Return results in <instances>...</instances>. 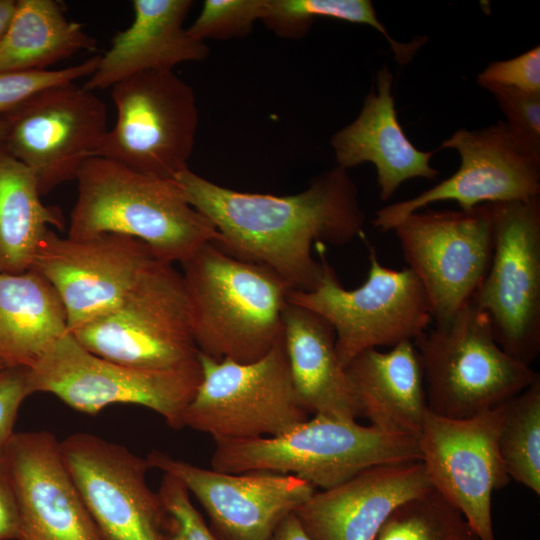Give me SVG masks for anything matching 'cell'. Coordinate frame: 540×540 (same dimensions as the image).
Masks as SVG:
<instances>
[{"mask_svg": "<svg viewBox=\"0 0 540 540\" xmlns=\"http://www.w3.org/2000/svg\"><path fill=\"white\" fill-rule=\"evenodd\" d=\"M187 201L230 254L275 272L291 290L310 292L322 276L316 243L345 245L363 237L365 214L347 170L335 166L293 195L236 191L189 168L174 177Z\"/></svg>", "mask_w": 540, "mask_h": 540, "instance_id": "cell-1", "label": "cell"}, {"mask_svg": "<svg viewBox=\"0 0 540 540\" xmlns=\"http://www.w3.org/2000/svg\"><path fill=\"white\" fill-rule=\"evenodd\" d=\"M76 181L70 238L126 235L170 263H182L204 244L219 241L215 227L190 205L174 179L95 156L83 164Z\"/></svg>", "mask_w": 540, "mask_h": 540, "instance_id": "cell-2", "label": "cell"}, {"mask_svg": "<svg viewBox=\"0 0 540 540\" xmlns=\"http://www.w3.org/2000/svg\"><path fill=\"white\" fill-rule=\"evenodd\" d=\"M181 265L198 351L240 363L267 354L282 336L288 285L216 242L204 244Z\"/></svg>", "mask_w": 540, "mask_h": 540, "instance_id": "cell-3", "label": "cell"}, {"mask_svg": "<svg viewBox=\"0 0 540 540\" xmlns=\"http://www.w3.org/2000/svg\"><path fill=\"white\" fill-rule=\"evenodd\" d=\"M214 442L211 466L216 471L289 474L321 490L373 466L421 461L418 437L325 415L278 436Z\"/></svg>", "mask_w": 540, "mask_h": 540, "instance_id": "cell-4", "label": "cell"}, {"mask_svg": "<svg viewBox=\"0 0 540 540\" xmlns=\"http://www.w3.org/2000/svg\"><path fill=\"white\" fill-rule=\"evenodd\" d=\"M428 409L463 419L492 409L528 388L540 375L496 342L489 319L472 303L414 341Z\"/></svg>", "mask_w": 540, "mask_h": 540, "instance_id": "cell-5", "label": "cell"}, {"mask_svg": "<svg viewBox=\"0 0 540 540\" xmlns=\"http://www.w3.org/2000/svg\"><path fill=\"white\" fill-rule=\"evenodd\" d=\"M369 270L358 288L345 289L330 265L326 247L316 243L322 276L314 290H290L288 301L321 316L333 328L340 364L359 353L378 347L414 342L433 321L426 293L409 269L395 270L381 264L368 244Z\"/></svg>", "mask_w": 540, "mask_h": 540, "instance_id": "cell-6", "label": "cell"}, {"mask_svg": "<svg viewBox=\"0 0 540 540\" xmlns=\"http://www.w3.org/2000/svg\"><path fill=\"white\" fill-rule=\"evenodd\" d=\"M201 376L198 357L173 368H136L89 352L68 332L28 368V385L31 394H53L89 415L112 404L144 406L178 430Z\"/></svg>", "mask_w": 540, "mask_h": 540, "instance_id": "cell-7", "label": "cell"}, {"mask_svg": "<svg viewBox=\"0 0 540 540\" xmlns=\"http://www.w3.org/2000/svg\"><path fill=\"white\" fill-rule=\"evenodd\" d=\"M201 381L182 424L214 441L281 435L309 419L294 389L281 336L258 360L240 363L198 353Z\"/></svg>", "mask_w": 540, "mask_h": 540, "instance_id": "cell-8", "label": "cell"}, {"mask_svg": "<svg viewBox=\"0 0 540 540\" xmlns=\"http://www.w3.org/2000/svg\"><path fill=\"white\" fill-rule=\"evenodd\" d=\"M70 333L89 352L136 368L181 366L199 352L182 274L164 260L116 307Z\"/></svg>", "mask_w": 540, "mask_h": 540, "instance_id": "cell-9", "label": "cell"}, {"mask_svg": "<svg viewBox=\"0 0 540 540\" xmlns=\"http://www.w3.org/2000/svg\"><path fill=\"white\" fill-rule=\"evenodd\" d=\"M117 110L97 156L166 179L188 168L198 127L192 87L173 70L136 74L112 87Z\"/></svg>", "mask_w": 540, "mask_h": 540, "instance_id": "cell-10", "label": "cell"}, {"mask_svg": "<svg viewBox=\"0 0 540 540\" xmlns=\"http://www.w3.org/2000/svg\"><path fill=\"white\" fill-rule=\"evenodd\" d=\"M392 231L407 268L426 293L435 323L451 319L471 303L493 256L492 204L469 210L423 208Z\"/></svg>", "mask_w": 540, "mask_h": 540, "instance_id": "cell-11", "label": "cell"}, {"mask_svg": "<svg viewBox=\"0 0 540 540\" xmlns=\"http://www.w3.org/2000/svg\"><path fill=\"white\" fill-rule=\"evenodd\" d=\"M492 205L493 256L471 303L499 346L531 366L540 353V196Z\"/></svg>", "mask_w": 540, "mask_h": 540, "instance_id": "cell-12", "label": "cell"}, {"mask_svg": "<svg viewBox=\"0 0 540 540\" xmlns=\"http://www.w3.org/2000/svg\"><path fill=\"white\" fill-rule=\"evenodd\" d=\"M440 149L458 152L459 169L417 196L379 209L372 220L377 230L392 231L408 215L439 201H454L460 209L469 210L540 196V151L505 121L477 130H457Z\"/></svg>", "mask_w": 540, "mask_h": 540, "instance_id": "cell-13", "label": "cell"}, {"mask_svg": "<svg viewBox=\"0 0 540 540\" xmlns=\"http://www.w3.org/2000/svg\"><path fill=\"white\" fill-rule=\"evenodd\" d=\"M5 117L2 144L32 171L41 196L76 180L108 131L104 102L75 82L40 91Z\"/></svg>", "mask_w": 540, "mask_h": 540, "instance_id": "cell-14", "label": "cell"}, {"mask_svg": "<svg viewBox=\"0 0 540 540\" xmlns=\"http://www.w3.org/2000/svg\"><path fill=\"white\" fill-rule=\"evenodd\" d=\"M504 404L463 419L428 410L418 437L432 487L462 513L478 540H496L492 495L510 481L498 448Z\"/></svg>", "mask_w": 540, "mask_h": 540, "instance_id": "cell-15", "label": "cell"}, {"mask_svg": "<svg viewBox=\"0 0 540 540\" xmlns=\"http://www.w3.org/2000/svg\"><path fill=\"white\" fill-rule=\"evenodd\" d=\"M160 260L147 244L130 236L105 233L75 239L50 229L38 245L32 269L56 289L72 332L116 307Z\"/></svg>", "mask_w": 540, "mask_h": 540, "instance_id": "cell-16", "label": "cell"}, {"mask_svg": "<svg viewBox=\"0 0 540 540\" xmlns=\"http://www.w3.org/2000/svg\"><path fill=\"white\" fill-rule=\"evenodd\" d=\"M66 467L102 540H163L165 511L146 458L79 432L60 441Z\"/></svg>", "mask_w": 540, "mask_h": 540, "instance_id": "cell-17", "label": "cell"}, {"mask_svg": "<svg viewBox=\"0 0 540 540\" xmlns=\"http://www.w3.org/2000/svg\"><path fill=\"white\" fill-rule=\"evenodd\" d=\"M146 459L151 468L182 482L207 513L219 540H270L279 525L315 493L314 486L294 475L219 472L159 450Z\"/></svg>", "mask_w": 540, "mask_h": 540, "instance_id": "cell-18", "label": "cell"}, {"mask_svg": "<svg viewBox=\"0 0 540 540\" xmlns=\"http://www.w3.org/2000/svg\"><path fill=\"white\" fill-rule=\"evenodd\" d=\"M3 450L19 512L18 540H102L54 434L14 433Z\"/></svg>", "mask_w": 540, "mask_h": 540, "instance_id": "cell-19", "label": "cell"}, {"mask_svg": "<svg viewBox=\"0 0 540 540\" xmlns=\"http://www.w3.org/2000/svg\"><path fill=\"white\" fill-rule=\"evenodd\" d=\"M431 488L421 461L383 464L315 491L294 514L311 540H374L398 505Z\"/></svg>", "mask_w": 540, "mask_h": 540, "instance_id": "cell-20", "label": "cell"}, {"mask_svg": "<svg viewBox=\"0 0 540 540\" xmlns=\"http://www.w3.org/2000/svg\"><path fill=\"white\" fill-rule=\"evenodd\" d=\"M393 74L387 65L376 73L359 115L331 137L337 165L345 170L365 162L374 165L382 201L407 180L439 175L430 160L436 151L419 150L406 136L395 109Z\"/></svg>", "mask_w": 540, "mask_h": 540, "instance_id": "cell-21", "label": "cell"}, {"mask_svg": "<svg viewBox=\"0 0 540 540\" xmlns=\"http://www.w3.org/2000/svg\"><path fill=\"white\" fill-rule=\"evenodd\" d=\"M192 5L190 0H134L131 25L113 37L83 87L94 92L142 72L204 60L209 48L184 28Z\"/></svg>", "mask_w": 540, "mask_h": 540, "instance_id": "cell-22", "label": "cell"}, {"mask_svg": "<svg viewBox=\"0 0 540 540\" xmlns=\"http://www.w3.org/2000/svg\"><path fill=\"white\" fill-rule=\"evenodd\" d=\"M345 372L361 416L377 429L419 437L428 412L422 365L412 341L382 352L376 348L357 354Z\"/></svg>", "mask_w": 540, "mask_h": 540, "instance_id": "cell-23", "label": "cell"}, {"mask_svg": "<svg viewBox=\"0 0 540 540\" xmlns=\"http://www.w3.org/2000/svg\"><path fill=\"white\" fill-rule=\"evenodd\" d=\"M282 325L291 380L305 410L345 420L360 417L352 386L337 356L332 326L313 311L289 301Z\"/></svg>", "mask_w": 540, "mask_h": 540, "instance_id": "cell-24", "label": "cell"}, {"mask_svg": "<svg viewBox=\"0 0 540 540\" xmlns=\"http://www.w3.org/2000/svg\"><path fill=\"white\" fill-rule=\"evenodd\" d=\"M69 332L62 300L38 271L0 272V361L31 367Z\"/></svg>", "mask_w": 540, "mask_h": 540, "instance_id": "cell-25", "label": "cell"}, {"mask_svg": "<svg viewBox=\"0 0 540 540\" xmlns=\"http://www.w3.org/2000/svg\"><path fill=\"white\" fill-rule=\"evenodd\" d=\"M96 41L54 0H17L0 40V71H43Z\"/></svg>", "mask_w": 540, "mask_h": 540, "instance_id": "cell-26", "label": "cell"}, {"mask_svg": "<svg viewBox=\"0 0 540 540\" xmlns=\"http://www.w3.org/2000/svg\"><path fill=\"white\" fill-rule=\"evenodd\" d=\"M63 225L61 213L42 203L32 171L0 143V272L30 270L50 227Z\"/></svg>", "mask_w": 540, "mask_h": 540, "instance_id": "cell-27", "label": "cell"}, {"mask_svg": "<svg viewBox=\"0 0 540 540\" xmlns=\"http://www.w3.org/2000/svg\"><path fill=\"white\" fill-rule=\"evenodd\" d=\"M318 17L368 25L377 30L400 65L410 62L420 48L416 39L409 43L394 40L369 0H266L261 22L279 37L298 39Z\"/></svg>", "mask_w": 540, "mask_h": 540, "instance_id": "cell-28", "label": "cell"}, {"mask_svg": "<svg viewBox=\"0 0 540 540\" xmlns=\"http://www.w3.org/2000/svg\"><path fill=\"white\" fill-rule=\"evenodd\" d=\"M498 448L510 479L540 494V377L505 402Z\"/></svg>", "mask_w": 540, "mask_h": 540, "instance_id": "cell-29", "label": "cell"}, {"mask_svg": "<svg viewBox=\"0 0 540 540\" xmlns=\"http://www.w3.org/2000/svg\"><path fill=\"white\" fill-rule=\"evenodd\" d=\"M374 540H478L462 513L433 487L398 505Z\"/></svg>", "mask_w": 540, "mask_h": 540, "instance_id": "cell-30", "label": "cell"}, {"mask_svg": "<svg viewBox=\"0 0 540 540\" xmlns=\"http://www.w3.org/2000/svg\"><path fill=\"white\" fill-rule=\"evenodd\" d=\"M265 3L266 0H206L187 28L188 33L202 42L245 37L261 21Z\"/></svg>", "mask_w": 540, "mask_h": 540, "instance_id": "cell-31", "label": "cell"}, {"mask_svg": "<svg viewBox=\"0 0 540 540\" xmlns=\"http://www.w3.org/2000/svg\"><path fill=\"white\" fill-rule=\"evenodd\" d=\"M99 59L100 55H94L76 65L55 70L0 71V115L10 113L44 89L89 77L96 70Z\"/></svg>", "mask_w": 540, "mask_h": 540, "instance_id": "cell-32", "label": "cell"}, {"mask_svg": "<svg viewBox=\"0 0 540 540\" xmlns=\"http://www.w3.org/2000/svg\"><path fill=\"white\" fill-rule=\"evenodd\" d=\"M158 494L165 511L163 540H219L181 481L164 473Z\"/></svg>", "mask_w": 540, "mask_h": 540, "instance_id": "cell-33", "label": "cell"}, {"mask_svg": "<svg viewBox=\"0 0 540 540\" xmlns=\"http://www.w3.org/2000/svg\"><path fill=\"white\" fill-rule=\"evenodd\" d=\"M484 88L494 96L511 130L540 151V92L496 85Z\"/></svg>", "mask_w": 540, "mask_h": 540, "instance_id": "cell-34", "label": "cell"}, {"mask_svg": "<svg viewBox=\"0 0 540 540\" xmlns=\"http://www.w3.org/2000/svg\"><path fill=\"white\" fill-rule=\"evenodd\" d=\"M480 86L489 85L540 92V46L508 60L490 63L477 77Z\"/></svg>", "mask_w": 540, "mask_h": 540, "instance_id": "cell-35", "label": "cell"}, {"mask_svg": "<svg viewBox=\"0 0 540 540\" xmlns=\"http://www.w3.org/2000/svg\"><path fill=\"white\" fill-rule=\"evenodd\" d=\"M29 395L28 367L0 369V449L15 433L13 430L18 411Z\"/></svg>", "mask_w": 540, "mask_h": 540, "instance_id": "cell-36", "label": "cell"}, {"mask_svg": "<svg viewBox=\"0 0 540 540\" xmlns=\"http://www.w3.org/2000/svg\"><path fill=\"white\" fill-rule=\"evenodd\" d=\"M3 448L0 449V540H18L19 512Z\"/></svg>", "mask_w": 540, "mask_h": 540, "instance_id": "cell-37", "label": "cell"}, {"mask_svg": "<svg viewBox=\"0 0 540 540\" xmlns=\"http://www.w3.org/2000/svg\"><path fill=\"white\" fill-rule=\"evenodd\" d=\"M270 540H311L301 527L295 514L288 516Z\"/></svg>", "mask_w": 540, "mask_h": 540, "instance_id": "cell-38", "label": "cell"}, {"mask_svg": "<svg viewBox=\"0 0 540 540\" xmlns=\"http://www.w3.org/2000/svg\"><path fill=\"white\" fill-rule=\"evenodd\" d=\"M16 1L0 0V40L3 37L12 15L14 13Z\"/></svg>", "mask_w": 540, "mask_h": 540, "instance_id": "cell-39", "label": "cell"}, {"mask_svg": "<svg viewBox=\"0 0 540 540\" xmlns=\"http://www.w3.org/2000/svg\"><path fill=\"white\" fill-rule=\"evenodd\" d=\"M7 130V119L5 115H0V143H3Z\"/></svg>", "mask_w": 540, "mask_h": 540, "instance_id": "cell-40", "label": "cell"}, {"mask_svg": "<svg viewBox=\"0 0 540 540\" xmlns=\"http://www.w3.org/2000/svg\"><path fill=\"white\" fill-rule=\"evenodd\" d=\"M4 367H6L5 364L2 361H0V369H2Z\"/></svg>", "mask_w": 540, "mask_h": 540, "instance_id": "cell-41", "label": "cell"}]
</instances>
